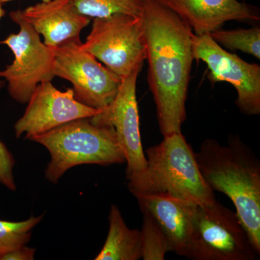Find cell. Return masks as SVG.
<instances>
[{
  "instance_id": "cell-1",
  "label": "cell",
  "mask_w": 260,
  "mask_h": 260,
  "mask_svg": "<svg viewBox=\"0 0 260 260\" xmlns=\"http://www.w3.org/2000/svg\"><path fill=\"white\" fill-rule=\"evenodd\" d=\"M148 62V80L162 136L181 133L191 65L192 30L157 0H145L140 13Z\"/></svg>"
},
{
  "instance_id": "cell-2",
  "label": "cell",
  "mask_w": 260,
  "mask_h": 260,
  "mask_svg": "<svg viewBox=\"0 0 260 260\" xmlns=\"http://www.w3.org/2000/svg\"><path fill=\"white\" fill-rule=\"evenodd\" d=\"M203 179L215 192L226 195L260 254V160L252 149L238 135L222 145L206 139L195 153Z\"/></svg>"
},
{
  "instance_id": "cell-3",
  "label": "cell",
  "mask_w": 260,
  "mask_h": 260,
  "mask_svg": "<svg viewBox=\"0 0 260 260\" xmlns=\"http://www.w3.org/2000/svg\"><path fill=\"white\" fill-rule=\"evenodd\" d=\"M145 154V169L126 177L128 189L135 197L162 195L199 205L216 201L182 133L164 137L161 143L147 149Z\"/></svg>"
},
{
  "instance_id": "cell-4",
  "label": "cell",
  "mask_w": 260,
  "mask_h": 260,
  "mask_svg": "<svg viewBox=\"0 0 260 260\" xmlns=\"http://www.w3.org/2000/svg\"><path fill=\"white\" fill-rule=\"evenodd\" d=\"M28 140L42 145L50 153L45 176L54 184L76 166H110L126 162L114 128L95 125L90 118L70 121Z\"/></svg>"
},
{
  "instance_id": "cell-5",
  "label": "cell",
  "mask_w": 260,
  "mask_h": 260,
  "mask_svg": "<svg viewBox=\"0 0 260 260\" xmlns=\"http://www.w3.org/2000/svg\"><path fill=\"white\" fill-rule=\"evenodd\" d=\"M259 256L237 212L218 200L197 205L186 259L254 260Z\"/></svg>"
},
{
  "instance_id": "cell-6",
  "label": "cell",
  "mask_w": 260,
  "mask_h": 260,
  "mask_svg": "<svg viewBox=\"0 0 260 260\" xmlns=\"http://www.w3.org/2000/svg\"><path fill=\"white\" fill-rule=\"evenodd\" d=\"M10 18L18 25L20 30L0 42L14 54L13 62L0 70V78L8 83L12 99L27 104L39 83L55 78L53 72L54 53L52 48L41 41L40 34L23 18L21 10L10 12Z\"/></svg>"
},
{
  "instance_id": "cell-7",
  "label": "cell",
  "mask_w": 260,
  "mask_h": 260,
  "mask_svg": "<svg viewBox=\"0 0 260 260\" xmlns=\"http://www.w3.org/2000/svg\"><path fill=\"white\" fill-rule=\"evenodd\" d=\"M82 49L122 79L143 68L147 52L140 16L114 14L93 18Z\"/></svg>"
},
{
  "instance_id": "cell-8",
  "label": "cell",
  "mask_w": 260,
  "mask_h": 260,
  "mask_svg": "<svg viewBox=\"0 0 260 260\" xmlns=\"http://www.w3.org/2000/svg\"><path fill=\"white\" fill-rule=\"evenodd\" d=\"M81 44L70 43L52 48L54 75L72 83L77 101L103 110L115 99L121 79L83 50Z\"/></svg>"
},
{
  "instance_id": "cell-9",
  "label": "cell",
  "mask_w": 260,
  "mask_h": 260,
  "mask_svg": "<svg viewBox=\"0 0 260 260\" xmlns=\"http://www.w3.org/2000/svg\"><path fill=\"white\" fill-rule=\"evenodd\" d=\"M194 59L204 61L212 84L226 82L237 90L236 104L243 114H260V67L246 62L217 44L209 34L192 37Z\"/></svg>"
},
{
  "instance_id": "cell-10",
  "label": "cell",
  "mask_w": 260,
  "mask_h": 260,
  "mask_svg": "<svg viewBox=\"0 0 260 260\" xmlns=\"http://www.w3.org/2000/svg\"><path fill=\"white\" fill-rule=\"evenodd\" d=\"M27 104L23 115L14 126L17 138L25 135L28 139L70 121L93 117L102 111L77 101L73 88L61 91L51 81L39 83Z\"/></svg>"
},
{
  "instance_id": "cell-11",
  "label": "cell",
  "mask_w": 260,
  "mask_h": 260,
  "mask_svg": "<svg viewBox=\"0 0 260 260\" xmlns=\"http://www.w3.org/2000/svg\"><path fill=\"white\" fill-rule=\"evenodd\" d=\"M142 68L121 79L115 99L97 115L90 118L93 124L112 126L125 154L126 178L141 172L146 166L142 144L136 97L137 79Z\"/></svg>"
},
{
  "instance_id": "cell-12",
  "label": "cell",
  "mask_w": 260,
  "mask_h": 260,
  "mask_svg": "<svg viewBox=\"0 0 260 260\" xmlns=\"http://www.w3.org/2000/svg\"><path fill=\"white\" fill-rule=\"evenodd\" d=\"M172 10L194 30L195 35L209 34L224 23L259 21L256 7L239 0H157Z\"/></svg>"
},
{
  "instance_id": "cell-13",
  "label": "cell",
  "mask_w": 260,
  "mask_h": 260,
  "mask_svg": "<svg viewBox=\"0 0 260 260\" xmlns=\"http://www.w3.org/2000/svg\"><path fill=\"white\" fill-rule=\"evenodd\" d=\"M21 13L51 48L80 44V32L90 22V18L75 9L71 0L42 1L21 10Z\"/></svg>"
},
{
  "instance_id": "cell-14",
  "label": "cell",
  "mask_w": 260,
  "mask_h": 260,
  "mask_svg": "<svg viewBox=\"0 0 260 260\" xmlns=\"http://www.w3.org/2000/svg\"><path fill=\"white\" fill-rule=\"evenodd\" d=\"M141 211L154 219L167 237L172 252L186 257L197 205L162 195L135 197Z\"/></svg>"
},
{
  "instance_id": "cell-15",
  "label": "cell",
  "mask_w": 260,
  "mask_h": 260,
  "mask_svg": "<svg viewBox=\"0 0 260 260\" xmlns=\"http://www.w3.org/2000/svg\"><path fill=\"white\" fill-rule=\"evenodd\" d=\"M107 240L95 260L142 259L141 233L126 225L119 208L111 206Z\"/></svg>"
},
{
  "instance_id": "cell-16",
  "label": "cell",
  "mask_w": 260,
  "mask_h": 260,
  "mask_svg": "<svg viewBox=\"0 0 260 260\" xmlns=\"http://www.w3.org/2000/svg\"><path fill=\"white\" fill-rule=\"evenodd\" d=\"M80 14L90 18L114 14L140 16L145 0H71Z\"/></svg>"
},
{
  "instance_id": "cell-17",
  "label": "cell",
  "mask_w": 260,
  "mask_h": 260,
  "mask_svg": "<svg viewBox=\"0 0 260 260\" xmlns=\"http://www.w3.org/2000/svg\"><path fill=\"white\" fill-rule=\"evenodd\" d=\"M221 47L232 51H241L260 59V28L254 27L237 30H218L209 34Z\"/></svg>"
},
{
  "instance_id": "cell-18",
  "label": "cell",
  "mask_w": 260,
  "mask_h": 260,
  "mask_svg": "<svg viewBox=\"0 0 260 260\" xmlns=\"http://www.w3.org/2000/svg\"><path fill=\"white\" fill-rule=\"evenodd\" d=\"M143 213L141 252L143 260H164L172 249L161 229L147 212Z\"/></svg>"
},
{
  "instance_id": "cell-19",
  "label": "cell",
  "mask_w": 260,
  "mask_h": 260,
  "mask_svg": "<svg viewBox=\"0 0 260 260\" xmlns=\"http://www.w3.org/2000/svg\"><path fill=\"white\" fill-rule=\"evenodd\" d=\"M44 215L31 216L23 221L0 220V260L10 251L26 245L31 238V231L42 221Z\"/></svg>"
},
{
  "instance_id": "cell-20",
  "label": "cell",
  "mask_w": 260,
  "mask_h": 260,
  "mask_svg": "<svg viewBox=\"0 0 260 260\" xmlns=\"http://www.w3.org/2000/svg\"><path fill=\"white\" fill-rule=\"evenodd\" d=\"M4 85L5 80H0V90ZM14 167L15 159L13 154L0 140V184L11 191L16 189L13 174Z\"/></svg>"
},
{
  "instance_id": "cell-21",
  "label": "cell",
  "mask_w": 260,
  "mask_h": 260,
  "mask_svg": "<svg viewBox=\"0 0 260 260\" xmlns=\"http://www.w3.org/2000/svg\"><path fill=\"white\" fill-rule=\"evenodd\" d=\"M35 252V248L23 245L5 254L3 260H32Z\"/></svg>"
},
{
  "instance_id": "cell-22",
  "label": "cell",
  "mask_w": 260,
  "mask_h": 260,
  "mask_svg": "<svg viewBox=\"0 0 260 260\" xmlns=\"http://www.w3.org/2000/svg\"><path fill=\"white\" fill-rule=\"evenodd\" d=\"M3 4H0V20H1L2 18H3L5 14V10L3 9Z\"/></svg>"
},
{
  "instance_id": "cell-23",
  "label": "cell",
  "mask_w": 260,
  "mask_h": 260,
  "mask_svg": "<svg viewBox=\"0 0 260 260\" xmlns=\"http://www.w3.org/2000/svg\"><path fill=\"white\" fill-rule=\"evenodd\" d=\"M13 1V0H0V4H5V3H8V2ZM42 2L49 1V0H41Z\"/></svg>"
}]
</instances>
